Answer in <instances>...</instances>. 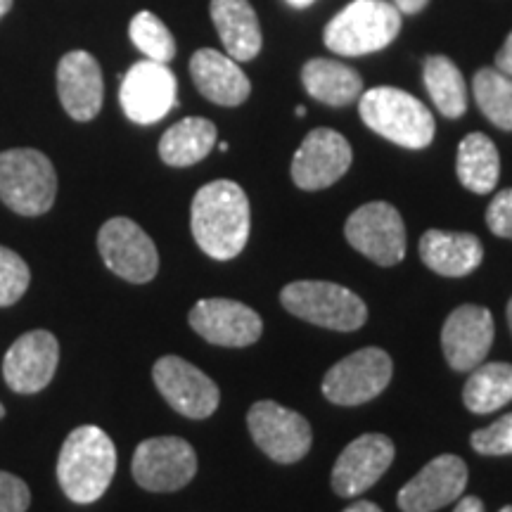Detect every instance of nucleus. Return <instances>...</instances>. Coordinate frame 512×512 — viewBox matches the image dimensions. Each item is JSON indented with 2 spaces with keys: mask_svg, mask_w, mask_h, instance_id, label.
<instances>
[{
  "mask_svg": "<svg viewBox=\"0 0 512 512\" xmlns=\"http://www.w3.org/2000/svg\"><path fill=\"white\" fill-rule=\"evenodd\" d=\"M55 197V166L43 152L29 147L0 152V202L5 207L22 216H41Z\"/></svg>",
  "mask_w": 512,
  "mask_h": 512,
  "instance_id": "5",
  "label": "nucleus"
},
{
  "mask_svg": "<svg viewBox=\"0 0 512 512\" xmlns=\"http://www.w3.org/2000/svg\"><path fill=\"white\" fill-rule=\"evenodd\" d=\"M430 0H394V8L401 12V15H418L420 10L427 8Z\"/></svg>",
  "mask_w": 512,
  "mask_h": 512,
  "instance_id": "36",
  "label": "nucleus"
},
{
  "mask_svg": "<svg viewBox=\"0 0 512 512\" xmlns=\"http://www.w3.org/2000/svg\"><path fill=\"white\" fill-rule=\"evenodd\" d=\"M57 93L64 112L76 121H91L102 110L105 83L100 64L86 50H72L57 64Z\"/></svg>",
  "mask_w": 512,
  "mask_h": 512,
  "instance_id": "20",
  "label": "nucleus"
},
{
  "mask_svg": "<svg viewBox=\"0 0 512 512\" xmlns=\"http://www.w3.org/2000/svg\"><path fill=\"white\" fill-rule=\"evenodd\" d=\"M420 259L430 271L444 278H463L477 271L484 259V247L472 233L427 230L420 240Z\"/></svg>",
  "mask_w": 512,
  "mask_h": 512,
  "instance_id": "22",
  "label": "nucleus"
},
{
  "mask_svg": "<svg viewBox=\"0 0 512 512\" xmlns=\"http://www.w3.org/2000/svg\"><path fill=\"white\" fill-rule=\"evenodd\" d=\"M188 320L197 335L216 347H249L264 332L259 313L235 299H202L192 306Z\"/></svg>",
  "mask_w": 512,
  "mask_h": 512,
  "instance_id": "14",
  "label": "nucleus"
},
{
  "mask_svg": "<svg viewBox=\"0 0 512 512\" xmlns=\"http://www.w3.org/2000/svg\"><path fill=\"white\" fill-rule=\"evenodd\" d=\"M508 325H510V332H512V299L508 302Z\"/></svg>",
  "mask_w": 512,
  "mask_h": 512,
  "instance_id": "41",
  "label": "nucleus"
},
{
  "mask_svg": "<svg viewBox=\"0 0 512 512\" xmlns=\"http://www.w3.org/2000/svg\"><path fill=\"white\" fill-rule=\"evenodd\" d=\"M60 363V344L48 330H31L12 342L3 358V377L17 394H36L46 389Z\"/></svg>",
  "mask_w": 512,
  "mask_h": 512,
  "instance_id": "16",
  "label": "nucleus"
},
{
  "mask_svg": "<svg viewBox=\"0 0 512 512\" xmlns=\"http://www.w3.org/2000/svg\"><path fill=\"white\" fill-rule=\"evenodd\" d=\"M467 486V465L463 458L437 456L430 460L399 491V508L403 512H434L446 508L448 503H456L463 496Z\"/></svg>",
  "mask_w": 512,
  "mask_h": 512,
  "instance_id": "19",
  "label": "nucleus"
},
{
  "mask_svg": "<svg viewBox=\"0 0 512 512\" xmlns=\"http://www.w3.org/2000/svg\"><path fill=\"white\" fill-rule=\"evenodd\" d=\"M176 91V76L166 64L152 60L136 62L121 81V110L133 124H157L178 105Z\"/></svg>",
  "mask_w": 512,
  "mask_h": 512,
  "instance_id": "12",
  "label": "nucleus"
},
{
  "mask_svg": "<svg viewBox=\"0 0 512 512\" xmlns=\"http://www.w3.org/2000/svg\"><path fill=\"white\" fill-rule=\"evenodd\" d=\"M5 415V408H3V403H0V418H3Z\"/></svg>",
  "mask_w": 512,
  "mask_h": 512,
  "instance_id": "44",
  "label": "nucleus"
},
{
  "mask_svg": "<svg viewBox=\"0 0 512 512\" xmlns=\"http://www.w3.org/2000/svg\"><path fill=\"white\" fill-rule=\"evenodd\" d=\"M249 200L233 181H214L197 190L190 209L195 242L211 259H235L249 240Z\"/></svg>",
  "mask_w": 512,
  "mask_h": 512,
  "instance_id": "1",
  "label": "nucleus"
},
{
  "mask_svg": "<svg viewBox=\"0 0 512 512\" xmlns=\"http://www.w3.org/2000/svg\"><path fill=\"white\" fill-rule=\"evenodd\" d=\"M98 249L107 268L128 283H150L159 271L155 242L136 221L117 216L98 233Z\"/></svg>",
  "mask_w": 512,
  "mask_h": 512,
  "instance_id": "11",
  "label": "nucleus"
},
{
  "mask_svg": "<svg viewBox=\"0 0 512 512\" xmlns=\"http://www.w3.org/2000/svg\"><path fill=\"white\" fill-rule=\"evenodd\" d=\"M501 512H512V505H505V508Z\"/></svg>",
  "mask_w": 512,
  "mask_h": 512,
  "instance_id": "43",
  "label": "nucleus"
},
{
  "mask_svg": "<svg viewBox=\"0 0 512 512\" xmlns=\"http://www.w3.org/2000/svg\"><path fill=\"white\" fill-rule=\"evenodd\" d=\"M342 512H382V510L377 508L375 503H370V501H358L354 505H349V508L342 510Z\"/></svg>",
  "mask_w": 512,
  "mask_h": 512,
  "instance_id": "38",
  "label": "nucleus"
},
{
  "mask_svg": "<svg viewBox=\"0 0 512 512\" xmlns=\"http://www.w3.org/2000/svg\"><path fill=\"white\" fill-rule=\"evenodd\" d=\"M347 242L377 266H396L406 256V226L389 202L358 207L344 226Z\"/></svg>",
  "mask_w": 512,
  "mask_h": 512,
  "instance_id": "10",
  "label": "nucleus"
},
{
  "mask_svg": "<svg viewBox=\"0 0 512 512\" xmlns=\"http://www.w3.org/2000/svg\"><path fill=\"white\" fill-rule=\"evenodd\" d=\"M128 34H131L133 46H136L143 55H147V60L162 62V64L174 60L176 55L174 36H171L169 29H166L162 19L152 15V12H138V15L131 19Z\"/></svg>",
  "mask_w": 512,
  "mask_h": 512,
  "instance_id": "30",
  "label": "nucleus"
},
{
  "mask_svg": "<svg viewBox=\"0 0 512 512\" xmlns=\"http://www.w3.org/2000/svg\"><path fill=\"white\" fill-rule=\"evenodd\" d=\"M351 166V145L332 128H316L292 159V181L302 190H323L337 183Z\"/></svg>",
  "mask_w": 512,
  "mask_h": 512,
  "instance_id": "15",
  "label": "nucleus"
},
{
  "mask_svg": "<svg viewBox=\"0 0 512 512\" xmlns=\"http://www.w3.org/2000/svg\"><path fill=\"white\" fill-rule=\"evenodd\" d=\"M358 112L370 131L408 150H422L434 140L432 112L399 88L377 86L361 93Z\"/></svg>",
  "mask_w": 512,
  "mask_h": 512,
  "instance_id": "3",
  "label": "nucleus"
},
{
  "mask_svg": "<svg viewBox=\"0 0 512 512\" xmlns=\"http://www.w3.org/2000/svg\"><path fill=\"white\" fill-rule=\"evenodd\" d=\"M401 12L387 0H354L325 27L328 50L344 57H361L384 50L399 36Z\"/></svg>",
  "mask_w": 512,
  "mask_h": 512,
  "instance_id": "4",
  "label": "nucleus"
},
{
  "mask_svg": "<svg viewBox=\"0 0 512 512\" xmlns=\"http://www.w3.org/2000/svg\"><path fill=\"white\" fill-rule=\"evenodd\" d=\"M133 479L145 491L169 494L188 486L197 475V453L181 437H152L140 441L131 463Z\"/></svg>",
  "mask_w": 512,
  "mask_h": 512,
  "instance_id": "7",
  "label": "nucleus"
},
{
  "mask_svg": "<svg viewBox=\"0 0 512 512\" xmlns=\"http://www.w3.org/2000/svg\"><path fill=\"white\" fill-rule=\"evenodd\" d=\"M280 302L292 316L339 332H354L368 320V306L347 287L325 280H299L280 292Z\"/></svg>",
  "mask_w": 512,
  "mask_h": 512,
  "instance_id": "6",
  "label": "nucleus"
},
{
  "mask_svg": "<svg viewBox=\"0 0 512 512\" xmlns=\"http://www.w3.org/2000/svg\"><path fill=\"white\" fill-rule=\"evenodd\" d=\"M287 3H290V5H292V8L302 10V8H309V5L313 3V0H287Z\"/></svg>",
  "mask_w": 512,
  "mask_h": 512,
  "instance_id": "40",
  "label": "nucleus"
},
{
  "mask_svg": "<svg viewBox=\"0 0 512 512\" xmlns=\"http://www.w3.org/2000/svg\"><path fill=\"white\" fill-rule=\"evenodd\" d=\"M159 394L176 413L190 420H204L216 413L221 392L216 382L181 356L159 358L152 368Z\"/></svg>",
  "mask_w": 512,
  "mask_h": 512,
  "instance_id": "13",
  "label": "nucleus"
},
{
  "mask_svg": "<svg viewBox=\"0 0 512 512\" xmlns=\"http://www.w3.org/2000/svg\"><path fill=\"white\" fill-rule=\"evenodd\" d=\"M302 83L313 100L330 107H344L361 98L363 81L356 69L337 60H309L302 69Z\"/></svg>",
  "mask_w": 512,
  "mask_h": 512,
  "instance_id": "24",
  "label": "nucleus"
},
{
  "mask_svg": "<svg viewBox=\"0 0 512 512\" xmlns=\"http://www.w3.org/2000/svg\"><path fill=\"white\" fill-rule=\"evenodd\" d=\"M477 107L501 131H512V79L496 67L479 69L472 79Z\"/></svg>",
  "mask_w": 512,
  "mask_h": 512,
  "instance_id": "29",
  "label": "nucleus"
},
{
  "mask_svg": "<svg viewBox=\"0 0 512 512\" xmlns=\"http://www.w3.org/2000/svg\"><path fill=\"white\" fill-rule=\"evenodd\" d=\"M216 136H219V131L209 119L188 117L164 133L159 140V157L164 164L176 166V169L192 166L202 162L214 150Z\"/></svg>",
  "mask_w": 512,
  "mask_h": 512,
  "instance_id": "25",
  "label": "nucleus"
},
{
  "mask_svg": "<svg viewBox=\"0 0 512 512\" xmlns=\"http://www.w3.org/2000/svg\"><path fill=\"white\" fill-rule=\"evenodd\" d=\"M31 283L27 261L8 247H0V306H12L24 297Z\"/></svg>",
  "mask_w": 512,
  "mask_h": 512,
  "instance_id": "31",
  "label": "nucleus"
},
{
  "mask_svg": "<svg viewBox=\"0 0 512 512\" xmlns=\"http://www.w3.org/2000/svg\"><path fill=\"white\" fill-rule=\"evenodd\" d=\"M392 358L387 351L366 347L335 363L323 377V394L337 406H358L380 396L392 382Z\"/></svg>",
  "mask_w": 512,
  "mask_h": 512,
  "instance_id": "9",
  "label": "nucleus"
},
{
  "mask_svg": "<svg viewBox=\"0 0 512 512\" xmlns=\"http://www.w3.org/2000/svg\"><path fill=\"white\" fill-rule=\"evenodd\" d=\"M486 226L498 238L512 240V188L501 190L486 209Z\"/></svg>",
  "mask_w": 512,
  "mask_h": 512,
  "instance_id": "34",
  "label": "nucleus"
},
{
  "mask_svg": "<svg viewBox=\"0 0 512 512\" xmlns=\"http://www.w3.org/2000/svg\"><path fill=\"white\" fill-rule=\"evenodd\" d=\"M496 69L512 79V31L505 38L503 48L496 53Z\"/></svg>",
  "mask_w": 512,
  "mask_h": 512,
  "instance_id": "35",
  "label": "nucleus"
},
{
  "mask_svg": "<svg viewBox=\"0 0 512 512\" xmlns=\"http://www.w3.org/2000/svg\"><path fill=\"white\" fill-rule=\"evenodd\" d=\"M304 114H306V107L299 105V107H297V117H304Z\"/></svg>",
  "mask_w": 512,
  "mask_h": 512,
  "instance_id": "42",
  "label": "nucleus"
},
{
  "mask_svg": "<svg viewBox=\"0 0 512 512\" xmlns=\"http://www.w3.org/2000/svg\"><path fill=\"white\" fill-rule=\"evenodd\" d=\"M31 491L24 479L0 470V512H27Z\"/></svg>",
  "mask_w": 512,
  "mask_h": 512,
  "instance_id": "33",
  "label": "nucleus"
},
{
  "mask_svg": "<svg viewBox=\"0 0 512 512\" xmlns=\"http://www.w3.org/2000/svg\"><path fill=\"white\" fill-rule=\"evenodd\" d=\"M458 181L475 195H489L501 178V157L494 140L484 133H470L460 140L456 159Z\"/></svg>",
  "mask_w": 512,
  "mask_h": 512,
  "instance_id": "26",
  "label": "nucleus"
},
{
  "mask_svg": "<svg viewBox=\"0 0 512 512\" xmlns=\"http://www.w3.org/2000/svg\"><path fill=\"white\" fill-rule=\"evenodd\" d=\"M494 316L489 309L477 304L458 306L446 318L441 330V347L448 366L458 373H467L482 366L491 344H494Z\"/></svg>",
  "mask_w": 512,
  "mask_h": 512,
  "instance_id": "17",
  "label": "nucleus"
},
{
  "mask_svg": "<svg viewBox=\"0 0 512 512\" xmlns=\"http://www.w3.org/2000/svg\"><path fill=\"white\" fill-rule=\"evenodd\" d=\"M117 472V448L110 434L83 425L69 434L57 458V482L74 503H95L110 489Z\"/></svg>",
  "mask_w": 512,
  "mask_h": 512,
  "instance_id": "2",
  "label": "nucleus"
},
{
  "mask_svg": "<svg viewBox=\"0 0 512 512\" xmlns=\"http://www.w3.org/2000/svg\"><path fill=\"white\" fill-rule=\"evenodd\" d=\"M247 427L256 446L283 465L302 460L313 441L309 420L275 401H256L247 413Z\"/></svg>",
  "mask_w": 512,
  "mask_h": 512,
  "instance_id": "8",
  "label": "nucleus"
},
{
  "mask_svg": "<svg viewBox=\"0 0 512 512\" xmlns=\"http://www.w3.org/2000/svg\"><path fill=\"white\" fill-rule=\"evenodd\" d=\"M458 505L453 512H484V503L479 501L477 496H465V498H458Z\"/></svg>",
  "mask_w": 512,
  "mask_h": 512,
  "instance_id": "37",
  "label": "nucleus"
},
{
  "mask_svg": "<svg viewBox=\"0 0 512 512\" xmlns=\"http://www.w3.org/2000/svg\"><path fill=\"white\" fill-rule=\"evenodd\" d=\"M470 444L482 456H512V413L477 430L470 437Z\"/></svg>",
  "mask_w": 512,
  "mask_h": 512,
  "instance_id": "32",
  "label": "nucleus"
},
{
  "mask_svg": "<svg viewBox=\"0 0 512 512\" xmlns=\"http://www.w3.org/2000/svg\"><path fill=\"white\" fill-rule=\"evenodd\" d=\"M209 12L228 57L235 62H249L261 53L264 36L249 0H211Z\"/></svg>",
  "mask_w": 512,
  "mask_h": 512,
  "instance_id": "23",
  "label": "nucleus"
},
{
  "mask_svg": "<svg viewBox=\"0 0 512 512\" xmlns=\"http://www.w3.org/2000/svg\"><path fill=\"white\" fill-rule=\"evenodd\" d=\"M190 76L197 91L221 107H238L252 93V83L238 67V62L219 50H197L190 60Z\"/></svg>",
  "mask_w": 512,
  "mask_h": 512,
  "instance_id": "21",
  "label": "nucleus"
},
{
  "mask_svg": "<svg viewBox=\"0 0 512 512\" xmlns=\"http://www.w3.org/2000/svg\"><path fill=\"white\" fill-rule=\"evenodd\" d=\"M425 88L434 107L448 119H458L467 112V88L460 69L444 55L427 57L422 69Z\"/></svg>",
  "mask_w": 512,
  "mask_h": 512,
  "instance_id": "28",
  "label": "nucleus"
},
{
  "mask_svg": "<svg viewBox=\"0 0 512 512\" xmlns=\"http://www.w3.org/2000/svg\"><path fill=\"white\" fill-rule=\"evenodd\" d=\"M467 411L486 415L512 401V366L510 363H484L472 370L463 389Z\"/></svg>",
  "mask_w": 512,
  "mask_h": 512,
  "instance_id": "27",
  "label": "nucleus"
},
{
  "mask_svg": "<svg viewBox=\"0 0 512 512\" xmlns=\"http://www.w3.org/2000/svg\"><path fill=\"white\" fill-rule=\"evenodd\" d=\"M12 3H15V0H0V19L8 15L10 8H12Z\"/></svg>",
  "mask_w": 512,
  "mask_h": 512,
  "instance_id": "39",
  "label": "nucleus"
},
{
  "mask_svg": "<svg viewBox=\"0 0 512 512\" xmlns=\"http://www.w3.org/2000/svg\"><path fill=\"white\" fill-rule=\"evenodd\" d=\"M394 444L384 434H363L339 453L332 467V489L337 496L354 498L377 484L394 460Z\"/></svg>",
  "mask_w": 512,
  "mask_h": 512,
  "instance_id": "18",
  "label": "nucleus"
}]
</instances>
